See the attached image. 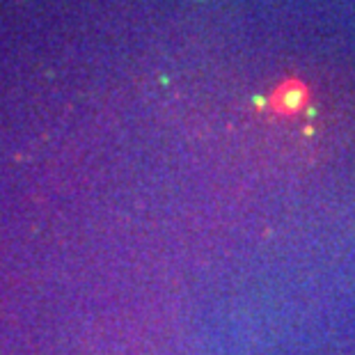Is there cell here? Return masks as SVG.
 Listing matches in <instances>:
<instances>
[{
	"label": "cell",
	"instance_id": "1",
	"mask_svg": "<svg viewBox=\"0 0 355 355\" xmlns=\"http://www.w3.org/2000/svg\"><path fill=\"white\" fill-rule=\"evenodd\" d=\"M303 103V89H289V92H282V105L284 108H298V105Z\"/></svg>",
	"mask_w": 355,
	"mask_h": 355
}]
</instances>
